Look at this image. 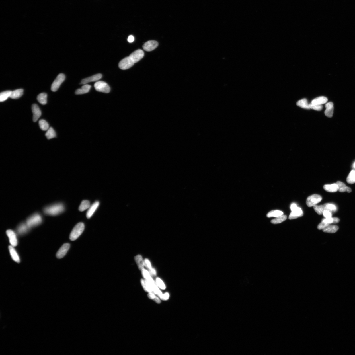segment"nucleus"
I'll list each match as a JSON object with an SVG mask.
<instances>
[{
	"mask_svg": "<svg viewBox=\"0 0 355 355\" xmlns=\"http://www.w3.org/2000/svg\"><path fill=\"white\" fill-rule=\"evenodd\" d=\"M91 86L89 85L85 84L81 88L77 89L75 91L76 95H82L85 94L89 92L91 88Z\"/></svg>",
	"mask_w": 355,
	"mask_h": 355,
	"instance_id": "22",
	"label": "nucleus"
},
{
	"mask_svg": "<svg viewBox=\"0 0 355 355\" xmlns=\"http://www.w3.org/2000/svg\"><path fill=\"white\" fill-rule=\"evenodd\" d=\"M23 90L22 89H17L13 91H12L10 97L14 99H17L22 96L23 95Z\"/></svg>",
	"mask_w": 355,
	"mask_h": 355,
	"instance_id": "23",
	"label": "nucleus"
},
{
	"mask_svg": "<svg viewBox=\"0 0 355 355\" xmlns=\"http://www.w3.org/2000/svg\"><path fill=\"white\" fill-rule=\"evenodd\" d=\"M65 78V76L63 74H59L51 86V90L54 92L58 90L61 83L64 81Z\"/></svg>",
	"mask_w": 355,
	"mask_h": 355,
	"instance_id": "5",
	"label": "nucleus"
},
{
	"mask_svg": "<svg viewBox=\"0 0 355 355\" xmlns=\"http://www.w3.org/2000/svg\"><path fill=\"white\" fill-rule=\"evenodd\" d=\"M128 41L130 43L133 42L134 41V38L132 35L129 36L128 38Z\"/></svg>",
	"mask_w": 355,
	"mask_h": 355,
	"instance_id": "45",
	"label": "nucleus"
},
{
	"mask_svg": "<svg viewBox=\"0 0 355 355\" xmlns=\"http://www.w3.org/2000/svg\"><path fill=\"white\" fill-rule=\"evenodd\" d=\"M64 210V206L62 204L57 203L45 207L44 212L48 215L55 216L62 213Z\"/></svg>",
	"mask_w": 355,
	"mask_h": 355,
	"instance_id": "1",
	"label": "nucleus"
},
{
	"mask_svg": "<svg viewBox=\"0 0 355 355\" xmlns=\"http://www.w3.org/2000/svg\"><path fill=\"white\" fill-rule=\"evenodd\" d=\"M94 87L95 90L99 92L108 93L110 91L109 86L107 83L104 81H99L96 82Z\"/></svg>",
	"mask_w": 355,
	"mask_h": 355,
	"instance_id": "4",
	"label": "nucleus"
},
{
	"mask_svg": "<svg viewBox=\"0 0 355 355\" xmlns=\"http://www.w3.org/2000/svg\"><path fill=\"white\" fill-rule=\"evenodd\" d=\"M339 229V227L336 225H329L326 228L323 229L324 232L329 233H334L336 232Z\"/></svg>",
	"mask_w": 355,
	"mask_h": 355,
	"instance_id": "24",
	"label": "nucleus"
},
{
	"mask_svg": "<svg viewBox=\"0 0 355 355\" xmlns=\"http://www.w3.org/2000/svg\"><path fill=\"white\" fill-rule=\"evenodd\" d=\"M322 197L320 195L315 194L308 197L306 204L309 207H313L317 204L320 202L322 200Z\"/></svg>",
	"mask_w": 355,
	"mask_h": 355,
	"instance_id": "7",
	"label": "nucleus"
},
{
	"mask_svg": "<svg viewBox=\"0 0 355 355\" xmlns=\"http://www.w3.org/2000/svg\"><path fill=\"white\" fill-rule=\"evenodd\" d=\"M333 223H339L340 221L339 219L336 217L333 218Z\"/></svg>",
	"mask_w": 355,
	"mask_h": 355,
	"instance_id": "48",
	"label": "nucleus"
},
{
	"mask_svg": "<svg viewBox=\"0 0 355 355\" xmlns=\"http://www.w3.org/2000/svg\"><path fill=\"white\" fill-rule=\"evenodd\" d=\"M144 56L143 51L141 50H138L132 53L129 57L132 59L134 62L136 63L141 60Z\"/></svg>",
	"mask_w": 355,
	"mask_h": 355,
	"instance_id": "8",
	"label": "nucleus"
},
{
	"mask_svg": "<svg viewBox=\"0 0 355 355\" xmlns=\"http://www.w3.org/2000/svg\"><path fill=\"white\" fill-rule=\"evenodd\" d=\"M8 248H9L11 256L13 260L17 263H20V257H19L14 247L10 245L9 246Z\"/></svg>",
	"mask_w": 355,
	"mask_h": 355,
	"instance_id": "17",
	"label": "nucleus"
},
{
	"mask_svg": "<svg viewBox=\"0 0 355 355\" xmlns=\"http://www.w3.org/2000/svg\"><path fill=\"white\" fill-rule=\"evenodd\" d=\"M326 110H325V115L328 118L332 117L333 114V104L332 102L327 103L325 105Z\"/></svg>",
	"mask_w": 355,
	"mask_h": 355,
	"instance_id": "15",
	"label": "nucleus"
},
{
	"mask_svg": "<svg viewBox=\"0 0 355 355\" xmlns=\"http://www.w3.org/2000/svg\"><path fill=\"white\" fill-rule=\"evenodd\" d=\"M39 125L40 128L43 131H47L50 128L48 123L44 120L39 121Z\"/></svg>",
	"mask_w": 355,
	"mask_h": 355,
	"instance_id": "35",
	"label": "nucleus"
},
{
	"mask_svg": "<svg viewBox=\"0 0 355 355\" xmlns=\"http://www.w3.org/2000/svg\"><path fill=\"white\" fill-rule=\"evenodd\" d=\"M346 181L348 184H354L355 183V171L352 170L348 176Z\"/></svg>",
	"mask_w": 355,
	"mask_h": 355,
	"instance_id": "33",
	"label": "nucleus"
},
{
	"mask_svg": "<svg viewBox=\"0 0 355 355\" xmlns=\"http://www.w3.org/2000/svg\"><path fill=\"white\" fill-rule=\"evenodd\" d=\"M12 92L11 91H7L1 93L0 94V101L3 102L6 100L8 97H10Z\"/></svg>",
	"mask_w": 355,
	"mask_h": 355,
	"instance_id": "29",
	"label": "nucleus"
},
{
	"mask_svg": "<svg viewBox=\"0 0 355 355\" xmlns=\"http://www.w3.org/2000/svg\"><path fill=\"white\" fill-rule=\"evenodd\" d=\"M329 225L326 224L323 221H322L318 225V229H323L326 228V227Z\"/></svg>",
	"mask_w": 355,
	"mask_h": 355,
	"instance_id": "43",
	"label": "nucleus"
},
{
	"mask_svg": "<svg viewBox=\"0 0 355 355\" xmlns=\"http://www.w3.org/2000/svg\"><path fill=\"white\" fill-rule=\"evenodd\" d=\"M6 233L8 237L9 238L11 245L14 247L17 245L18 240L17 239L16 234L14 231L11 229H8L6 231Z\"/></svg>",
	"mask_w": 355,
	"mask_h": 355,
	"instance_id": "9",
	"label": "nucleus"
},
{
	"mask_svg": "<svg viewBox=\"0 0 355 355\" xmlns=\"http://www.w3.org/2000/svg\"><path fill=\"white\" fill-rule=\"evenodd\" d=\"M144 265L150 270L152 268L151 263L148 259H145V261H144Z\"/></svg>",
	"mask_w": 355,
	"mask_h": 355,
	"instance_id": "44",
	"label": "nucleus"
},
{
	"mask_svg": "<svg viewBox=\"0 0 355 355\" xmlns=\"http://www.w3.org/2000/svg\"><path fill=\"white\" fill-rule=\"evenodd\" d=\"M339 187L338 191L340 192H347L348 193L351 192L352 190L350 188L346 186L343 182L338 181L336 183Z\"/></svg>",
	"mask_w": 355,
	"mask_h": 355,
	"instance_id": "21",
	"label": "nucleus"
},
{
	"mask_svg": "<svg viewBox=\"0 0 355 355\" xmlns=\"http://www.w3.org/2000/svg\"><path fill=\"white\" fill-rule=\"evenodd\" d=\"M283 212L280 211V210H273L267 214V217L270 218L271 217H278L281 216L283 215Z\"/></svg>",
	"mask_w": 355,
	"mask_h": 355,
	"instance_id": "28",
	"label": "nucleus"
},
{
	"mask_svg": "<svg viewBox=\"0 0 355 355\" xmlns=\"http://www.w3.org/2000/svg\"><path fill=\"white\" fill-rule=\"evenodd\" d=\"M90 207V203L88 200H84L82 201L79 208L80 212H83L88 209Z\"/></svg>",
	"mask_w": 355,
	"mask_h": 355,
	"instance_id": "30",
	"label": "nucleus"
},
{
	"mask_svg": "<svg viewBox=\"0 0 355 355\" xmlns=\"http://www.w3.org/2000/svg\"><path fill=\"white\" fill-rule=\"evenodd\" d=\"M287 216L286 215H282L278 217L275 219L271 221V223L273 224H280L283 222L284 221L287 219Z\"/></svg>",
	"mask_w": 355,
	"mask_h": 355,
	"instance_id": "32",
	"label": "nucleus"
},
{
	"mask_svg": "<svg viewBox=\"0 0 355 355\" xmlns=\"http://www.w3.org/2000/svg\"><path fill=\"white\" fill-rule=\"evenodd\" d=\"M303 215V212L301 208L297 207L296 209L292 211L289 216V219L290 220L294 219L301 217Z\"/></svg>",
	"mask_w": 355,
	"mask_h": 355,
	"instance_id": "13",
	"label": "nucleus"
},
{
	"mask_svg": "<svg viewBox=\"0 0 355 355\" xmlns=\"http://www.w3.org/2000/svg\"><path fill=\"white\" fill-rule=\"evenodd\" d=\"M328 101V99L326 97L321 96L317 97L313 99L311 103L314 105H322L326 103Z\"/></svg>",
	"mask_w": 355,
	"mask_h": 355,
	"instance_id": "19",
	"label": "nucleus"
},
{
	"mask_svg": "<svg viewBox=\"0 0 355 355\" xmlns=\"http://www.w3.org/2000/svg\"><path fill=\"white\" fill-rule=\"evenodd\" d=\"M323 214L325 218H329L332 217V212L328 210H325L323 213Z\"/></svg>",
	"mask_w": 355,
	"mask_h": 355,
	"instance_id": "41",
	"label": "nucleus"
},
{
	"mask_svg": "<svg viewBox=\"0 0 355 355\" xmlns=\"http://www.w3.org/2000/svg\"><path fill=\"white\" fill-rule=\"evenodd\" d=\"M70 247L69 243H65L61 247L57 252L56 256L57 258L61 259L63 258L66 254Z\"/></svg>",
	"mask_w": 355,
	"mask_h": 355,
	"instance_id": "10",
	"label": "nucleus"
},
{
	"mask_svg": "<svg viewBox=\"0 0 355 355\" xmlns=\"http://www.w3.org/2000/svg\"><path fill=\"white\" fill-rule=\"evenodd\" d=\"M85 226L83 223H79L76 225L72 231L69 236V239L71 241H74L80 237L83 231Z\"/></svg>",
	"mask_w": 355,
	"mask_h": 355,
	"instance_id": "3",
	"label": "nucleus"
},
{
	"mask_svg": "<svg viewBox=\"0 0 355 355\" xmlns=\"http://www.w3.org/2000/svg\"><path fill=\"white\" fill-rule=\"evenodd\" d=\"M156 283L158 286L161 289H162V290H165V286L164 283L163 282L160 278H157Z\"/></svg>",
	"mask_w": 355,
	"mask_h": 355,
	"instance_id": "40",
	"label": "nucleus"
},
{
	"mask_svg": "<svg viewBox=\"0 0 355 355\" xmlns=\"http://www.w3.org/2000/svg\"><path fill=\"white\" fill-rule=\"evenodd\" d=\"M141 282L142 285L143 286L144 290L146 291V292H148L149 293L153 292L152 289L151 288V287L150 286V285L149 284L148 282L146 281V280L145 281V280H144L143 279H141Z\"/></svg>",
	"mask_w": 355,
	"mask_h": 355,
	"instance_id": "36",
	"label": "nucleus"
},
{
	"mask_svg": "<svg viewBox=\"0 0 355 355\" xmlns=\"http://www.w3.org/2000/svg\"><path fill=\"white\" fill-rule=\"evenodd\" d=\"M323 188L324 190L330 192H335L339 190V187L337 184L325 185Z\"/></svg>",
	"mask_w": 355,
	"mask_h": 355,
	"instance_id": "20",
	"label": "nucleus"
},
{
	"mask_svg": "<svg viewBox=\"0 0 355 355\" xmlns=\"http://www.w3.org/2000/svg\"><path fill=\"white\" fill-rule=\"evenodd\" d=\"M322 221L327 224L330 225L332 223H333V218L331 217L329 218H325Z\"/></svg>",
	"mask_w": 355,
	"mask_h": 355,
	"instance_id": "42",
	"label": "nucleus"
},
{
	"mask_svg": "<svg viewBox=\"0 0 355 355\" xmlns=\"http://www.w3.org/2000/svg\"><path fill=\"white\" fill-rule=\"evenodd\" d=\"M134 63L129 56L125 57L121 60L119 63V67L122 70H126L130 68L134 65Z\"/></svg>",
	"mask_w": 355,
	"mask_h": 355,
	"instance_id": "6",
	"label": "nucleus"
},
{
	"mask_svg": "<svg viewBox=\"0 0 355 355\" xmlns=\"http://www.w3.org/2000/svg\"><path fill=\"white\" fill-rule=\"evenodd\" d=\"M99 205V201L95 202L93 204L90 206L89 208V209L88 212H87L86 217L87 218L89 219L91 218L95 212L97 210L98 207Z\"/></svg>",
	"mask_w": 355,
	"mask_h": 355,
	"instance_id": "16",
	"label": "nucleus"
},
{
	"mask_svg": "<svg viewBox=\"0 0 355 355\" xmlns=\"http://www.w3.org/2000/svg\"><path fill=\"white\" fill-rule=\"evenodd\" d=\"M46 136L48 139H50L56 137V133L54 129L52 127H50L47 131L46 134Z\"/></svg>",
	"mask_w": 355,
	"mask_h": 355,
	"instance_id": "31",
	"label": "nucleus"
},
{
	"mask_svg": "<svg viewBox=\"0 0 355 355\" xmlns=\"http://www.w3.org/2000/svg\"><path fill=\"white\" fill-rule=\"evenodd\" d=\"M169 297V294L168 293H166L165 294L163 295V300H167L168 299Z\"/></svg>",
	"mask_w": 355,
	"mask_h": 355,
	"instance_id": "46",
	"label": "nucleus"
},
{
	"mask_svg": "<svg viewBox=\"0 0 355 355\" xmlns=\"http://www.w3.org/2000/svg\"><path fill=\"white\" fill-rule=\"evenodd\" d=\"M353 167L355 169V162L354 163L353 165Z\"/></svg>",
	"mask_w": 355,
	"mask_h": 355,
	"instance_id": "50",
	"label": "nucleus"
},
{
	"mask_svg": "<svg viewBox=\"0 0 355 355\" xmlns=\"http://www.w3.org/2000/svg\"><path fill=\"white\" fill-rule=\"evenodd\" d=\"M102 75L101 74H98L93 75L91 77L84 79L81 81V84H86L91 82L97 81L100 79L102 77Z\"/></svg>",
	"mask_w": 355,
	"mask_h": 355,
	"instance_id": "14",
	"label": "nucleus"
},
{
	"mask_svg": "<svg viewBox=\"0 0 355 355\" xmlns=\"http://www.w3.org/2000/svg\"><path fill=\"white\" fill-rule=\"evenodd\" d=\"M135 259L139 268L141 270L144 269L145 265L141 256L140 255H137L135 257Z\"/></svg>",
	"mask_w": 355,
	"mask_h": 355,
	"instance_id": "26",
	"label": "nucleus"
},
{
	"mask_svg": "<svg viewBox=\"0 0 355 355\" xmlns=\"http://www.w3.org/2000/svg\"><path fill=\"white\" fill-rule=\"evenodd\" d=\"M30 229L26 223H22L18 227L17 231L19 235H23L26 233Z\"/></svg>",
	"mask_w": 355,
	"mask_h": 355,
	"instance_id": "18",
	"label": "nucleus"
},
{
	"mask_svg": "<svg viewBox=\"0 0 355 355\" xmlns=\"http://www.w3.org/2000/svg\"><path fill=\"white\" fill-rule=\"evenodd\" d=\"M148 297L151 299H154L155 301L157 303H161V301L159 299L155 296L153 293H149L148 294Z\"/></svg>",
	"mask_w": 355,
	"mask_h": 355,
	"instance_id": "39",
	"label": "nucleus"
},
{
	"mask_svg": "<svg viewBox=\"0 0 355 355\" xmlns=\"http://www.w3.org/2000/svg\"><path fill=\"white\" fill-rule=\"evenodd\" d=\"M158 42L155 41H149L145 42L143 46L144 50L147 52H151L156 48L158 46Z\"/></svg>",
	"mask_w": 355,
	"mask_h": 355,
	"instance_id": "11",
	"label": "nucleus"
},
{
	"mask_svg": "<svg viewBox=\"0 0 355 355\" xmlns=\"http://www.w3.org/2000/svg\"><path fill=\"white\" fill-rule=\"evenodd\" d=\"M32 110L33 113V121L34 122H36L41 116L42 112L39 106L36 104H34L32 106Z\"/></svg>",
	"mask_w": 355,
	"mask_h": 355,
	"instance_id": "12",
	"label": "nucleus"
},
{
	"mask_svg": "<svg viewBox=\"0 0 355 355\" xmlns=\"http://www.w3.org/2000/svg\"><path fill=\"white\" fill-rule=\"evenodd\" d=\"M150 270V273L152 275H156V272L154 269L152 268Z\"/></svg>",
	"mask_w": 355,
	"mask_h": 355,
	"instance_id": "49",
	"label": "nucleus"
},
{
	"mask_svg": "<svg viewBox=\"0 0 355 355\" xmlns=\"http://www.w3.org/2000/svg\"><path fill=\"white\" fill-rule=\"evenodd\" d=\"M297 106L301 108L306 109H310L309 104L308 103L307 100L306 99H303L299 100L297 103Z\"/></svg>",
	"mask_w": 355,
	"mask_h": 355,
	"instance_id": "27",
	"label": "nucleus"
},
{
	"mask_svg": "<svg viewBox=\"0 0 355 355\" xmlns=\"http://www.w3.org/2000/svg\"><path fill=\"white\" fill-rule=\"evenodd\" d=\"M314 209L317 213L319 215H321L325 210L324 205L320 206L315 205L313 206Z\"/></svg>",
	"mask_w": 355,
	"mask_h": 355,
	"instance_id": "37",
	"label": "nucleus"
},
{
	"mask_svg": "<svg viewBox=\"0 0 355 355\" xmlns=\"http://www.w3.org/2000/svg\"><path fill=\"white\" fill-rule=\"evenodd\" d=\"M309 106L310 109H313L317 111H321L322 110L323 108L322 105H314L312 103L309 104Z\"/></svg>",
	"mask_w": 355,
	"mask_h": 355,
	"instance_id": "38",
	"label": "nucleus"
},
{
	"mask_svg": "<svg viewBox=\"0 0 355 355\" xmlns=\"http://www.w3.org/2000/svg\"><path fill=\"white\" fill-rule=\"evenodd\" d=\"M47 95L45 93H42L38 95L37 97V100L42 105H45L47 102Z\"/></svg>",
	"mask_w": 355,
	"mask_h": 355,
	"instance_id": "25",
	"label": "nucleus"
},
{
	"mask_svg": "<svg viewBox=\"0 0 355 355\" xmlns=\"http://www.w3.org/2000/svg\"><path fill=\"white\" fill-rule=\"evenodd\" d=\"M297 207L296 204H293L291 206L290 209L291 210H292V211L293 210L296 209Z\"/></svg>",
	"mask_w": 355,
	"mask_h": 355,
	"instance_id": "47",
	"label": "nucleus"
},
{
	"mask_svg": "<svg viewBox=\"0 0 355 355\" xmlns=\"http://www.w3.org/2000/svg\"><path fill=\"white\" fill-rule=\"evenodd\" d=\"M42 221V218L41 215L39 214L36 213L29 217L27 219L26 223L30 229L41 224Z\"/></svg>",
	"mask_w": 355,
	"mask_h": 355,
	"instance_id": "2",
	"label": "nucleus"
},
{
	"mask_svg": "<svg viewBox=\"0 0 355 355\" xmlns=\"http://www.w3.org/2000/svg\"><path fill=\"white\" fill-rule=\"evenodd\" d=\"M325 210H328L331 212L337 211V207L335 205L332 204L326 203L324 205Z\"/></svg>",
	"mask_w": 355,
	"mask_h": 355,
	"instance_id": "34",
	"label": "nucleus"
}]
</instances>
